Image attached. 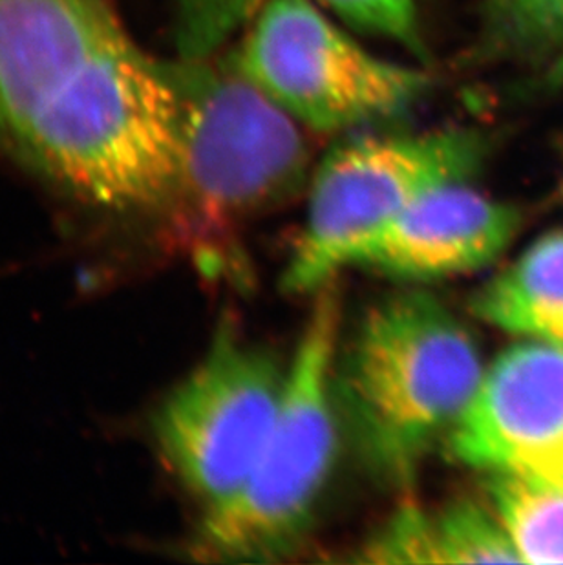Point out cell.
<instances>
[{
  "label": "cell",
  "instance_id": "cell-1",
  "mask_svg": "<svg viewBox=\"0 0 563 565\" xmlns=\"http://www.w3.org/2000/svg\"><path fill=\"white\" fill-rule=\"evenodd\" d=\"M176 66L145 54L107 0H0V143L116 211H166L180 171Z\"/></svg>",
  "mask_w": 563,
  "mask_h": 565
},
{
  "label": "cell",
  "instance_id": "cell-2",
  "mask_svg": "<svg viewBox=\"0 0 563 565\" xmlns=\"http://www.w3.org/2000/svg\"><path fill=\"white\" fill-rule=\"evenodd\" d=\"M214 57L176 66L183 124L166 211L203 273L244 286L245 233L302 185L309 149L297 119L245 79L231 57Z\"/></svg>",
  "mask_w": 563,
  "mask_h": 565
},
{
  "label": "cell",
  "instance_id": "cell-3",
  "mask_svg": "<svg viewBox=\"0 0 563 565\" xmlns=\"http://www.w3.org/2000/svg\"><path fill=\"white\" fill-rule=\"evenodd\" d=\"M485 370L467 328L432 295H390L336 363L333 392L357 452L390 486L414 481L461 419Z\"/></svg>",
  "mask_w": 563,
  "mask_h": 565
},
{
  "label": "cell",
  "instance_id": "cell-4",
  "mask_svg": "<svg viewBox=\"0 0 563 565\" xmlns=\"http://www.w3.org/2000/svg\"><path fill=\"white\" fill-rule=\"evenodd\" d=\"M339 330V294L325 286L287 369L277 423L238 491L205 511L192 545L198 556L273 562L302 544L339 450L333 392Z\"/></svg>",
  "mask_w": 563,
  "mask_h": 565
},
{
  "label": "cell",
  "instance_id": "cell-5",
  "mask_svg": "<svg viewBox=\"0 0 563 565\" xmlns=\"http://www.w3.org/2000/svg\"><path fill=\"white\" fill-rule=\"evenodd\" d=\"M484 156L485 139L459 128L340 143L317 167L282 286L289 294L325 288L410 203L445 183L470 180Z\"/></svg>",
  "mask_w": 563,
  "mask_h": 565
},
{
  "label": "cell",
  "instance_id": "cell-6",
  "mask_svg": "<svg viewBox=\"0 0 563 565\" xmlns=\"http://www.w3.org/2000/svg\"><path fill=\"white\" fill-rule=\"evenodd\" d=\"M231 61L315 132L394 118L431 86L425 72L362 49L314 0H266L244 28Z\"/></svg>",
  "mask_w": 563,
  "mask_h": 565
},
{
  "label": "cell",
  "instance_id": "cell-7",
  "mask_svg": "<svg viewBox=\"0 0 563 565\" xmlns=\"http://www.w3.org/2000/svg\"><path fill=\"white\" fill-rule=\"evenodd\" d=\"M286 383L277 359L224 319L208 355L156 412L158 447L205 511L247 480L277 423Z\"/></svg>",
  "mask_w": 563,
  "mask_h": 565
},
{
  "label": "cell",
  "instance_id": "cell-8",
  "mask_svg": "<svg viewBox=\"0 0 563 565\" xmlns=\"http://www.w3.org/2000/svg\"><path fill=\"white\" fill-rule=\"evenodd\" d=\"M447 441L472 469L563 489V344L501 353Z\"/></svg>",
  "mask_w": 563,
  "mask_h": 565
},
{
  "label": "cell",
  "instance_id": "cell-9",
  "mask_svg": "<svg viewBox=\"0 0 563 565\" xmlns=\"http://www.w3.org/2000/svg\"><path fill=\"white\" fill-rule=\"evenodd\" d=\"M425 192L362 246L353 266L399 280H437L489 266L514 238L520 214L470 188Z\"/></svg>",
  "mask_w": 563,
  "mask_h": 565
},
{
  "label": "cell",
  "instance_id": "cell-10",
  "mask_svg": "<svg viewBox=\"0 0 563 565\" xmlns=\"http://www.w3.org/2000/svg\"><path fill=\"white\" fill-rule=\"evenodd\" d=\"M351 562L378 565L521 562L500 518L479 503L404 505L368 536Z\"/></svg>",
  "mask_w": 563,
  "mask_h": 565
},
{
  "label": "cell",
  "instance_id": "cell-11",
  "mask_svg": "<svg viewBox=\"0 0 563 565\" xmlns=\"http://www.w3.org/2000/svg\"><path fill=\"white\" fill-rule=\"evenodd\" d=\"M470 310L487 324L563 344V233L534 242L520 260L485 284Z\"/></svg>",
  "mask_w": 563,
  "mask_h": 565
},
{
  "label": "cell",
  "instance_id": "cell-12",
  "mask_svg": "<svg viewBox=\"0 0 563 565\" xmlns=\"http://www.w3.org/2000/svg\"><path fill=\"white\" fill-rule=\"evenodd\" d=\"M490 500L521 562L563 564V489L490 475Z\"/></svg>",
  "mask_w": 563,
  "mask_h": 565
},
{
  "label": "cell",
  "instance_id": "cell-13",
  "mask_svg": "<svg viewBox=\"0 0 563 565\" xmlns=\"http://www.w3.org/2000/svg\"><path fill=\"white\" fill-rule=\"evenodd\" d=\"M487 35L507 54L562 50L563 0H487Z\"/></svg>",
  "mask_w": 563,
  "mask_h": 565
},
{
  "label": "cell",
  "instance_id": "cell-14",
  "mask_svg": "<svg viewBox=\"0 0 563 565\" xmlns=\"http://www.w3.org/2000/svg\"><path fill=\"white\" fill-rule=\"evenodd\" d=\"M176 46L183 61L220 54L266 0H172Z\"/></svg>",
  "mask_w": 563,
  "mask_h": 565
},
{
  "label": "cell",
  "instance_id": "cell-15",
  "mask_svg": "<svg viewBox=\"0 0 563 565\" xmlns=\"http://www.w3.org/2000/svg\"><path fill=\"white\" fill-rule=\"evenodd\" d=\"M340 21L386 39L425 60L421 0H314Z\"/></svg>",
  "mask_w": 563,
  "mask_h": 565
},
{
  "label": "cell",
  "instance_id": "cell-16",
  "mask_svg": "<svg viewBox=\"0 0 563 565\" xmlns=\"http://www.w3.org/2000/svg\"><path fill=\"white\" fill-rule=\"evenodd\" d=\"M551 81L553 83H563V46L559 55H556V60H554L553 68H551Z\"/></svg>",
  "mask_w": 563,
  "mask_h": 565
}]
</instances>
